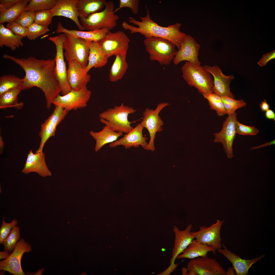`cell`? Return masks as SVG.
Returning <instances> with one entry per match:
<instances>
[{
	"mask_svg": "<svg viewBox=\"0 0 275 275\" xmlns=\"http://www.w3.org/2000/svg\"><path fill=\"white\" fill-rule=\"evenodd\" d=\"M3 57L13 62L24 71V90L34 87L40 88L44 94L47 108H50L53 100L61 92L55 59H39L33 56L20 58L6 54Z\"/></svg>",
	"mask_w": 275,
	"mask_h": 275,
	"instance_id": "obj_1",
	"label": "cell"
},
{
	"mask_svg": "<svg viewBox=\"0 0 275 275\" xmlns=\"http://www.w3.org/2000/svg\"><path fill=\"white\" fill-rule=\"evenodd\" d=\"M146 8V15L140 17L141 21H138L132 17H129L130 22L139 26H133L130 31L131 33H139L146 38L155 37L167 39L174 44L178 50L187 35L180 31L181 24L176 23L167 27L161 26L150 18L149 11Z\"/></svg>",
	"mask_w": 275,
	"mask_h": 275,
	"instance_id": "obj_2",
	"label": "cell"
},
{
	"mask_svg": "<svg viewBox=\"0 0 275 275\" xmlns=\"http://www.w3.org/2000/svg\"><path fill=\"white\" fill-rule=\"evenodd\" d=\"M135 111L133 107L122 103L120 105L115 106L102 112L99 117L101 123L113 130L127 133L133 128L131 124L134 122L129 121L128 116Z\"/></svg>",
	"mask_w": 275,
	"mask_h": 275,
	"instance_id": "obj_3",
	"label": "cell"
},
{
	"mask_svg": "<svg viewBox=\"0 0 275 275\" xmlns=\"http://www.w3.org/2000/svg\"><path fill=\"white\" fill-rule=\"evenodd\" d=\"M181 70L182 77L189 86L196 88L202 95L213 93L212 76L203 66L187 61Z\"/></svg>",
	"mask_w": 275,
	"mask_h": 275,
	"instance_id": "obj_4",
	"label": "cell"
},
{
	"mask_svg": "<svg viewBox=\"0 0 275 275\" xmlns=\"http://www.w3.org/2000/svg\"><path fill=\"white\" fill-rule=\"evenodd\" d=\"M143 42L150 60L157 61L161 65H169L175 56L176 46L167 39L152 37L145 39Z\"/></svg>",
	"mask_w": 275,
	"mask_h": 275,
	"instance_id": "obj_5",
	"label": "cell"
},
{
	"mask_svg": "<svg viewBox=\"0 0 275 275\" xmlns=\"http://www.w3.org/2000/svg\"><path fill=\"white\" fill-rule=\"evenodd\" d=\"M114 5L111 1H107L104 9L90 15L87 18H80V23L88 31L106 29L109 31L117 25L119 16L114 12Z\"/></svg>",
	"mask_w": 275,
	"mask_h": 275,
	"instance_id": "obj_6",
	"label": "cell"
},
{
	"mask_svg": "<svg viewBox=\"0 0 275 275\" xmlns=\"http://www.w3.org/2000/svg\"><path fill=\"white\" fill-rule=\"evenodd\" d=\"M63 44L64 57L68 62L76 61L85 68L88 63L91 42L68 34Z\"/></svg>",
	"mask_w": 275,
	"mask_h": 275,
	"instance_id": "obj_7",
	"label": "cell"
},
{
	"mask_svg": "<svg viewBox=\"0 0 275 275\" xmlns=\"http://www.w3.org/2000/svg\"><path fill=\"white\" fill-rule=\"evenodd\" d=\"M130 39L122 31L114 32L109 31L104 37L99 41L103 53L108 59L117 54L127 55Z\"/></svg>",
	"mask_w": 275,
	"mask_h": 275,
	"instance_id": "obj_8",
	"label": "cell"
},
{
	"mask_svg": "<svg viewBox=\"0 0 275 275\" xmlns=\"http://www.w3.org/2000/svg\"><path fill=\"white\" fill-rule=\"evenodd\" d=\"M66 38V35L62 33L48 38L56 46V54L54 59L56 62V72L62 95L66 94L71 90L67 79V70L63 52V45Z\"/></svg>",
	"mask_w": 275,
	"mask_h": 275,
	"instance_id": "obj_9",
	"label": "cell"
},
{
	"mask_svg": "<svg viewBox=\"0 0 275 275\" xmlns=\"http://www.w3.org/2000/svg\"><path fill=\"white\" fill-rule=\"evenodd\" d=\"M169 104L167 102L158 104L155 109L146 108L143 112V120L141 124L148 131L150 140L146 149L154 151L155 149L154 141L156 133L161 131L164 123L159 114L164 107Z\"/></svg>",
	"mask_w": 275,
	"mask_h": 275,
	"instance_id": "obj_10",
	"label": "cell"
},
{
	"mask_svg": "<svg viewBox=\"0 0 275 275\" xmlns=\"http://www.w3.org/2000/svg\"><path fill=\"white\" fill-rule=\"evenodd\" d=\"M32 250L31 245L22 238L17 243L13 252L6 258L0 261V270L14 275H25L22 268L21 260L25 253Z\"/></svg>",
	"mask_w": 275,
	"mask_h": 275,
	"instance_id": "obj_11",
	"label": "cell"
},
{
	"mask_svg": "<svg viewBox=\"0 0 275 275\" xmlns=\"http://www.w3.org/2000/svg\"><path fill=\"white\" fill-rule=\"evenodd\" d=\"M91 91L87 87L79 90L72 89L64 95H58L53 100L52 104L62 107L69 111L86 107L91 95Z\"/></svg>",
	"mask_w": 275,
	"mask_h": 275,
	"instance_id": "obj_12",
	"label": "cell"
},
{
	"mask_svg": "<svg viewBox=\"0 0 275 275\" xmlns=\"http://www.w3.org/2000/svg\"><path fill=\"white\" fill-rule=\"evenodd\" d=\"M237 116L236 112L228 115L223 122L221 131L214 134V142L222 144L227 158L230 159L234 157L232 145L236 134V122L237 120Z\"/></svg>",
	"mask_w": 275,
	"mask_h": 275,
	"instance_id": "obj_13",
	"label": "cell"
},
{
	"mask_svg": "<svg viewBox=\"0 0 275 275\" xmlns=\"http://www.w3.org/2000/svg\"><path fill=\"white\" fill-rule=\"evenodd\" d=\"M68 112L61 107L55 106L51 114L41 125L39 134L40 143L35 153L43 152L45 144L50 137L55 135L57 126L64 119Z\"/></svg>",
	"mask_w": 275,
	"mask_h": 275,
	"instance_id": "obj_14",
	"label": "cell"
},
{
	"mask_svg": "<svg viewBox=\"0 0 275 275\" xmlns=\"http://www.w3.org/2000/svg\"><path fill=\"white\" fill-rule=\"evenodd\" d=\"M224 222L217 219L216 222L210 226H201L199 230L192 232V235L199 242L210 246L216 250L221 249V230Z\"/></svg>",
	"mask_w": 275,
	"mask_h": 275,
	"instance_id": "obj_15",
	"label": "cell"
},
{
	"mask_svg": "<svg viewBox=\"0 0 275 275\" xmlns=\"http://www.w3.org/2000/svg\"><path fill=\"white\" fill-rule=\"evenodd\" d=\"M186 268L188 271H194L198 275H225L226 272L222 266L215 259L208 256L191 259Z\"/></svg>",
	"mask_w": 275,
	"mask_h": 275,
	"instance_id": "obj_16",
	"label": "cell"
},
{
	"mask_svg": "<svg viewBox=\"0 0 275 275\" xmlns=\"http://www.w3.org/2000/svg\"><path fill=\"white\" fill-rule=\"evenodd\" d=\"M203 67L213 77V92L221 97L227 96L234 99V95L230 90L231 81L235 78L234 76H229L223 74L220 67L217 65L210 66L204 65Z\"/></svg>",
	"mask_w": 275,
	"mask_h": 275,
	"instance_id": "obj_17",
	"label": "cell"
},
{
	"mask_svg": "<svg viewBox=\"0 0 275 275\" xmlns=\"http://www.w3.org/2000/svg\"><path fill=\"white\" fill-rule=\"evenodd\" d=\"M200 45L190 35H187L180 49L176 51L173 60L175 65L181 62L186 61L198 65H201L198 57Z\"/></svg>",
	"mask_w": 275,
	"mask_h": 275,
	"instance_id": "obj_18",
	"label": "cell"
},
{
	"mask_svg": "<svg viewBox=\"0 0 275 275\" xmlns=\"http://www.w3.org/2000/svg\"><path fill=\"white\" fill-rule=\"evenodd\" d=\"M144 128L141 123H139L122 138L109 144V147L113 148L122 145L127 149L132 147L137 148L141 146L146 149L148 143L146 141L147 138L143 135Z\"/></svg>",
	"mask_w": 275,
	"mask_h": 275,
	"instance_id": "obj_19",
	"label": "cell"
},
{
	"mask_svg": "<svg viewBox=\"0 0 275 275\" xmlns=\"http://www.w3.org/2000/svg\"><path fill=\"white\" fill-rule=\"evenodd\" d=\"M67 78L71 89L79 90L87 86L91 79V76L77 62H68Z\"/></svg>",
	"mask_w": 275,
	"mask_h": 275,
	"instance_id": "obj_20",
	"label": "cell"
},
{
	"mask_svg": "<svg viewBox=\"0 0 275 275\" xmlns=\"http://www.w3.org/2000/svg\"><path fill=\"white\" fill-rule=\"evenodd\" d=\"M76 2L77 0H57L56 5L50 10L53 17L61 16L69 18L75 22L79 30L83 31L85 29L79 20Z\"/></svg>",
	"mask_w": 275,
	"mask_h": 275,
	"instance_id": "obj_21",
	"label": "cell"
},
{
	"mask_svg": "<svg viewBox=\"0 0 275 275\" xmlns=\"http://www.w3.org/2000/svg\"><path fill=\"white\" fill-rule=\"evenodd\" d=\"M192 227V225L190 224L185 230H180L176 226H174L173 230L175 234V240L171 257L169 262L170 266L175 264V261L177 256L182 253L195 239L192 234L191 230Z\"/></svg>",
	"mask_w": 275,
	"mask_h": 275,
	"instance_id": "obj_22",
	"label": "cell"
},
{
	"mask_svg": "<svg viewBox=\"0 0 275 275\" xmlns=\"http://www.w3.org/2000/svg\"><path fill=\"white\" fill-rule=\"evenodd\" d=\"M21 171L25 174L36 172L43 177L51 175L46 164L44 153L42 152L33 153L32 150L28 154L26 162Z\"/></svg>",
	"mask_w": 275,
	"mask_h": 275,
	"instance_id": "obj_23",
	"label": "cell"
},
{
	"mask_svg": "<svg viewBox=\"0 0 275 275\" xmlns=\"http://www.w3.org/2000/svg\"><path fill=\"white\" fill-rule=\"evenodd\" d=\"M222 246L224 249H219L217 252L223 255L231 263L237 275H248L249 270L252 265L260 260L266 255L264 254L250 260L243 259L238 255L228 250L223 244Z\"/></svg>",
	"mask_w": 275,
	"mask_h": 275,
	"instance_id": "obj_24",
	"label": "cell"
},
{
	"mask_svg": "<svg viewBox=\"0 0 275 275\" xmlns=\"http://www.w3.org/2000/svg\"><path fill=\"white\" fill-rule=\"evenodd\" d=\"M107 29L87 31L75 30H69L64 28L60 22H59L56 32L68 34L92 42H98L102 39L109 31Z\"/></svg>",
	"mask_w": 275,
	"mask_h": 275,
	"instance_id": "obj_25",
	"label": "cell"
},
{
	"mask_svg": "<svg viewBox=\"0 0 275 275\" xmlns=\"http://www.w3.org/2000/svg\"><path fill=\"white\" fill-rule=\"evenodd\" d=\"M89 134L95 141L94 149L96 152L99 151L105 145L116 141L123 135V133L114 131L106 125L99 132L91 131Z\"/></svg>",
	"mask_w": 275,
	"mask_h": 275,
	"instance_id": "obj_26",
	"label": "cell"
},
{
	"mask_svg": "<svg viewBox=\"0 0 275 275\" xmlns=\"http://www.w3.org/2000/svg\"><path fill=\"white\" fill-rule=\"evenodd\" d=\"M216 251L211 246L200 243L194 239L176 259H192L199 257L208 256L209 252H212L215 254Z\"/></svg>",
	"mask_w": 275,
	"mask_h": 275,
	"instance_id": "obj_27",
	"label": "cell"
},
{
	"mask_svg": "<svg viewBox=\"0 0 275 275\" xmlns=\"http://www.w3.org/2000/svg\"><path fill=\"white\" fill-rule=\"evenodd\" d=\"M108 59L103 53L98 42H91L87 65L85 68L88 72L92 68H101L107 63Z\"/></svg>",
	"mask_w": 275,
	"mask_h": 275,
	"instance_id": "obj_28",
	"label": "cell"
},
{
	"mask_svg": "<svg viewBox=\"0 0 275 275\" xmlns=\"http://www.w3.org/2000/svg\"><path fill=\"white\" fill-rule=\"evenodd\" d=\"M106 2L105 0H77L80 18H87L91 14L100 11Z\"/></svg>",
	"mask_w": 275,
	"mask_h": 275,
	"instance_id": "obj_29",
	"label": "cell"
},
{
	"mask_svg": "<svg viewBox=\"0 0 275 275\" xmlns=\"http://www.w3.org/2000/svg\"><path fill=\"white\" fill-rule=\"evenodd\" d=\"M23 37L15 35L5 28L3 24L0 25V46L9 48L14 51L20 46H23L22 39Z\"/></svg>",
	"mask_w": 275,
	"mask_h": 275,
	"instance_id": "obj_30",
	"label": "cell"
},
{
	"mask_svg": "<svg viewBox=\"0 0 275 275\" xmlns=\"http://www.w3.org/2000/svg\"><path fill=\"white\" fill-rule=\"evenodd\" d=\"M127 55L117 54L111 68L109 77L112 82L121 79L128 69V65L126 59Z\"/></svg>",
	"mask_w": 275,
	"mask_h": 275,
	"instance_id": "obj_31",
	"label": "cell"
},
{
	"mask_svg": "<svg viewBox=\"0 0 275 275\" xmlns=\"http://www.w3.org/2000/svg\"><path fill=\"white\" fill-rule=\"evenodd\" d=\"M29 0H20L11 8L0 12V24L15 21L25 10Z\"/></svg>",
	"mask_w": 275,
	"mask_h": 275,
	"instance_id": "obj_32",
	"label": "cell"
},
{
	"mask_svg": "<svg viewBox=\"0 0 275 275\" xmlns=\"http://www.w3.org/2000/svg\"><path fill=\"white\" fill-rule=\"evenodd\" d=\"M22 90L23 89L21 88H16L8 91L0 95V108L5 109L13 107L18 109H21L24 104L22 102H18V95Z\"/></svg>",
	"mask_w": 275,
	"mask_h": 275,
	"instance_id": "obj_33",
	"label": "cell"
},
{
	"mask_svg": "<svg viewBox=\"0 0 275 275\" xmlns=\"http://www.w3.org/2000/svg\"><path fill=\"white\" fill-rule=\"evenodd\" d=\"M25 78H20L15 75H4L0 77V95L14 89L21 88L24 89Z\"/></svg>",
	"mask_w": 275,
	"mask_h": 275,
	"instance_id": "obj_34",
	"label": "cell"
},
{
	"mask_svg": "<svg viewBox=\"0 0 275 275\" xmlns=\"http://www.w3.org/2000/svg\"><path fill=\"white\" fill-rule=\"evenodd\" d=\"M202 95L208 101L210 108L215 111L218 116H222L226 114L223 103L220 97L214 93Z\"/></svg>",
	"mask_w": 275,
	"mask_h": 275,
	"instance_id": "obj_35",
	"label": "cell"
},
{
	"mask_svg": "<svg viewBox=\"0 0 275 275\" xmlns=\"http://www.w3.org/2000/svg\"><path fill=\"white\" fill-rule=\"evenodd\" d=\"M57 0H31L25 7V10L36 12L50 10L56 5Z\"/></svg>",
	"mask_w": 275,
	"mask_h": 275,
	"instance_id": "obj_36",
	"label": "cell"
},
{
	"mask_svg": "<svg viewBox=\"0 0 275 275\" xmlns=\"http://www.w3.org/2000/svg\"><path fill=\"white\" fill-rule=\"evenodd\" d=\"M20 235L19 227L17 226L13 228L2 243L4 250L10 252L13 251L17 243L20 240Z\"/></svg>",
	"mask_w": 275,
	"mask_h": 275,
	"instance_id": "obj_37",
	"label": "cell"
},
{
	"mask_svg": "<svg viewBox=\"0 0 275 275\" xmlns=\"http://www.w3.org/2000/svg\"><path fill=\"white\" fill-rule=\"evenodd\" d=\"M53 17L50 10L35 12L34 22L48 27L52 22Z\"/></svg>",
	"mask_w": 275,
	"mask_h": 275,
	"instance_id": "obj_38",
	"label": "cell"
},
{
	"mask_svg": "<svg viewBox=\"0 0 275 275\" xmlns=\"http://www.w3.org/2000/svg\"><path fill=\"white\" fill-rule=\"evenodd\" d=\"M27 36L30 40H35L40 36L49 31L48 27L34 22L28 28Z\"/></svg>",
	"mask_w": 275,
	"mask_h": 275,
	"instance_id": "obj_39",
	"label": "cell"
},
{
	"mask_svg": "<svg viewBox=\"0 0 275 275\" xmlns=\"http://www.w3.org/2000/svg\"><path fill=\"white\" fill-rule=\"evenodd\" d=\"M18 221L15 219H13L9 223L6 222L3 218L0 228V244H2L10 234L12 229L17 226Z\"/></svg>",
	"mask_w": 275,
	"mask_h": 275,
	"instance_id": "obj_40",
	"label": "cell"
},
{
	"mask_svg": "<svg viewBox=\"0 0 275 275\" xmlns=\"http://www.w3.org/2000/svg\"><path fill=\"white\" fill-rule=\"evenodd\" d=\"M35 14L34 11L25 10L15 21L28 28L34 22Z\"/></svg>",
	"mask_w": 275,
	"mask_h": 275,
	"instance_id": "obj_41",
	"label": "cell"
},
{
	"mask_svg": "<svg viewBox=\"0 0 275 275\" xmlns=\"http://www.w3.org/2000/svg\"><path fill=\"white\" fill-rule=\"evenodd\" d=\"M236 134L243 135H255L259 132V130L254 126H250L242 124L237 120L236 122Z\"/></svg>",
	"mask_w": 275,
	"mask_h": 275,
	"instance_id": "obj_42",
	"label": "cell"
},
{
	"mask_svg": "<svg viewBox=\"0 0 275 275\" xmlns=\"http://www.w3.org/2000/svg\"><path fill=\"white\" fill-rule=\"evenodd\" d=\"M7 29L16 35L24 37L27 35L28 29L15 21L8 23Z\"/></svg>",
	"mask_w": 275,
	"mask_h": 275,
	"instance_id": "obj_43",
	"label": "cell"
},
{
	"mask_svg": "<svg viewBox=\"0 0 275 275\" xmlns=\"http://www.w3.org/2000/svg\"><path fill=\"white\" fill-rule=\"evenodd\" d=\"M118 7L115 10L114 12L123 7L130 8L132 12L135 14H137L139 10L140 2L138 0H120Z\"/></svg>",
	"mask_w": 275,
	"mask_h": 275,
	"instance_id": "obj_44",
	"label": "cell"
},
{
	"mask_svg": "<svg viewBox=\"0 0 275 275\" xmlns=\"http://www.w3.org/2000/svg\"><path fill=\"white\" fill-rule=\"evenodd\" d=\"M20 0H0V12L12 7Z\"/></svg>",
	"mask_w": 275,
	"mask_h": 275,
	"instance_id": "obj_45",
	"label": "cell"
},
{
	"mask_svg": "<svg viewBox=\"0 0 275 275\" xmlns=\"http://www.w3.org/2000/svg\"><path fill=\"white\" fill-rule=\"evenodd\" d=\"M275 57V50H273L269 53L264 55L257 62V64L261 66H265L269 61L274 59Z\"/></svg>",
	"mask_w": 275,
	"mask_h": 275,
	"instance_id": "obj_46",
	"label": "cell"
},
{
	"mask_svg": "<svg viewBox=\"0 0 275 275\" xmlns=\"http://www.w3.org/2000/svg\"><path fill=\"white\" fill-rule=\"evenodd\" d=\"M221 97L222 99L233 104L239 108L245 106L246 104V103L242 99L237 100L227 96Z\"/></svg>",
	"mask_w": 275,
	"mask_h": 275,
	"instance_id": "obj_47",
	"label": "cell"
},
{
	"mask_svg": "<svg viewBox=\"0 0 275 275\" xmlns=\"http://www.w3.org/2000/svg\"><path fill=\"white\" fill-rule=\"evenodd\" d=\"M265 116L266 118L270 119L275 120V114L272 110L269 109L266 111Z\"/></svg>",
	"mask_w": 275,
	"mask_h": 275,
	"instance_id": "obj_48",
	"label": "cell"
},
{
	"mask_svg": "<svg viewBox=\"0 0 275 275\" xmlns=\"http://www.w3.org/2000/svg\"><path fill=\"white\" fill-rule=\"evenodd\" d=\"M260 105L262 112L266 111L269 108V104L267 103L266 100L264 99V101H262L260 104Z\"/></svg>",
	"mask_w": 275,
	"mask_h": 275,
	"instance_id": "obj_49",
	"label": "cell"
},
{
	"mask_svg": "<svg viewBox=\"0 0 275 275\" xmlns=\"http://www.w3.org/2000/svg\"><path fill=\"white\" fill-rule=\"evenodd\" d=\"M275 140H274L271 142H267L265 143L264 144L261 145L260 146H257L256 147H254L251 148V150H252L254 149H257L258 148H260L262 147H265L268 146H269L271 145L275 144Z\"/></svg>",
	"mask_w": 275,
	"mask_h": 275,
	"instance_id": "obj_50",
	"label": "cell"
},
{
	"mask_svg": "<svg viewBox=\"0 0 275 275\" xmlns=\"http://www.w3.org/2000/svg\"><path fill=\"white\" fill-rule=\"evenodd\" d=\"M10 252L4 250L0 252V259H5L7 258L10 254Z\"/></svg>",
	"mask_w": 275,
	"mask_h": 275,
	"instance_id": "obj_51",
	"label": "cell"
},
{
	"mask_svg": "<svg viewBox=\"0 0 275 275\" xmlns=\"http://www.w3.org/2000/svg\"><path fill=\"white\" fill-rule=\"evenodd\" d=\"M234 270L233 267H229L226 271L225 275H236V273L234 272Z\"/></svg>",
	"mask_w": 275,
	"mask_h": 275,
	"instance_id": "obj_52",
	"label": "cell"
},
{
	"mask_svg": "<svg viewBox=\"0 0 275 275\" xmlns=\"http://www.w3.org/2000/svg\"><path fill=\"white\" fill-rule=\"evenodd\" d=\"M4 147V142L3 140L2 136L0 135V153L2 154L3 152V151Z\"/></svg>",
	"mask_w": 275,
	"mask_h": 275,
	"instance_id": "obj_53",
	"label": "cell"
},
{
	"mask_svg": "<svg viewBox=\"0 0 275 275\" xmlns=\"http://www.w3.org/2000/svg\"><path fill=\"white\" fill-rule=\"evenodd\" d=\"M182 274L183 275H188V271L187 268L184 267L182 268L181 269Z\"/></svg>",
	"mask_w": 275,
	"mask_h": 275,
	"instance_id": "obj_54",
	"label": "cell"
},
{
	"mask_svg": "<svg viewBox=\"0 0 275 275\" xmlns=\"http://www.w3.org/2000/svg\"><path fill=\"white\" fill-rule=\"evenodd\" d=\"M43 271V268L40 269L36 273H35L33 275H41Z\"/></svg>",
	"mask_w": 275,
	"mask_h": 275,
	"instance_id": "obj_55",
	"label": "cell"
},
{
	"mask_svg": "<svg viewBox=\"0 0 275 275\" xmlns=\"http://www.w3.org/2000/svg\"><path fill=\"white\" fill-rule=\"evenodd\" d=\"M188 275H198L197 274L195 271L190 270L188 271Z\"/></svg>",
	"mask_w": 275,
	"mask_h": 275,
	"instance_id": "obj_56",
	"label": "cell"
}]
</instances>
